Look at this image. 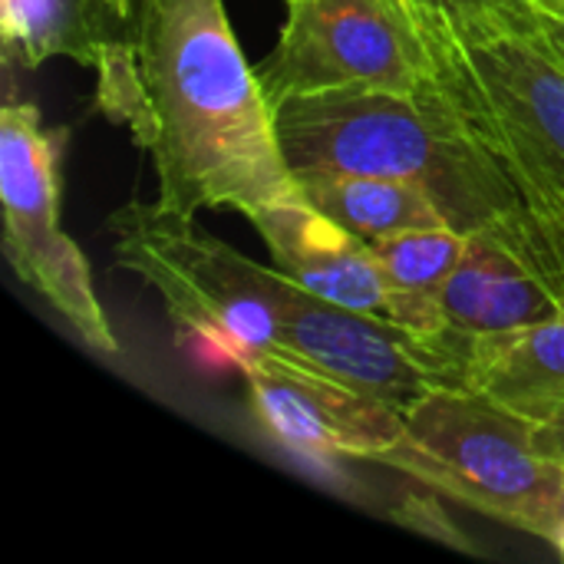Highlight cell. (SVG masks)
Segmentation results:
<instances>
[{"label":"cell","instance_id":"e0dca14e","mask_svg":"<svg viewBox=\"0 0 564 564\" xmlns=\"http://www.w3.org/2000/svg\"><path fill=\"white\" fill-rule=\"evenodd\" d=\"M406 7V13L416 20L420 33L449 26V23H463L473 13H479V0H400Z\"/></svg>","mask_w":564,"mask_h":564},{"label":"cell","instance_id":"603a6c76","mask_svg":"<svg viewBox=\"0 0 564 564\" xmlns=\"http://www.w3.org/2000/svg\"><path fill=\"white\" fill-rule=\"evenodd\" d=\"M532 3H539V7H555V10H562L564 13V0H532Z\"/></svg>","mask_w":564,"mask_h":564},{"label":"cell","instance_id":"9c48e42d","mask_svg":"<svg viewBox=\"0 0 564 564\" xmlns=\"http://www.w3.org/2000/svg\"><path fill=\"white\" fill-rule=\"evenodd\" d=\"M440 304L453 360L473 337L564 317L562 297L516 231V215L469 231L463 261L446 281Z\"/></svg>","mask_w":564,"mask_h":564},{"label":"cell","instance_id":"277c9868","mask_svg":"<svg viewBox=\"0 0 564 564\" xmlns=\"http://www.w3.org/2000/svg\"><path fill=\"white\" fill-rule=\"evenodd\" d=\"M430 89L516 182L522 202L564 192V63L532 17L479 10L423 33Z\"/></svg>","mask_w":564,"mask_h":564},{"label":"cell","instance_id":"5b68a950","mask_svg":"<svg viewBox=\"0 0 564 564\" xmlns=\"http://www.w3.org/2000/svg\"><path fill=\"white\" fill-rule=\"evenodd\" d=\"M403 440L377 456L426 489L496 522L558 542L564 463L535 446V423L463 383L433 387L403 410Z\"/></svg>","mask_w":564,"mask_h":564},{"label":"cell","instance_id":"d6986e66","mask_svg":"<svg viewBox=\"0 0 564 564\" xmlns=\"http://www.w3.org/2000/svg\"><path fill=\"white\" fill-rule=\"evenodd\" d=\"M532 23L539 30V36L549 43V50L564 63V13L555 7H539L532 3Z\"/></svg>","mask_w":564,"mask_h":564},{"label":"cell","instance_id":"2e32d148","mask_svg":"<svg viewBox=\"0 0 564 564\" xmlns=\"http://www.w3.org/2000/svg\"><path fill=\"white\" fill-rule=\"evenodd\" d=\"M516 231L564 304V192L525 202L516 212Z\"/></svg>","mask_w":564,"mask_h":564},{"label":"cell","instance_id":"44dd1931","mask_svg":"<svg viewBox=\"0 0 564 564\" xmlns=\"http://www.w3.org/2000/svg\"><path fill=\"white\" fill-rule=\"evenodd\" d=\"M482 10L512 17V20H529L532 17V0H479Z\"/></svg>","mask_w":564,"mask_h":564},{"label":"cell","instance_id":"8fae6325","mask_svg":"<svg viewBox=\"0 0 564 564\" xmlns=\"http://www.w3.org/2000/svg\"><path fill=\"white\" fill-rule=\"evenodd\" d=\"M456 373L463 387L529 420L558 413L564 410V317L466 340Z\"/></svg>","mask_w":564,"mask_h":564},{"label":"cell","instance_id":"5bb4252c","mask_svg":"<svg viewBox=\"0 0 564 564\" xmlns=\"http://www.w3.org/2000/svg\"><path fill=\"white\" fill-rule=\"evenodd\" d=\"M106 0H0V33L7 56L36 69L53 56L93 66L106 40Z\"/></svg>","mask_w":564,"mask_h":564},{"label":"cell","instance_id":"7402d4cb","mask_svg":"<svg viewBox=\"0 0 564 564\" xmlns=\"http://www.w3.org/2000/svg\"><path fill=\"white\" fill-rule=\"evenodd\" d=\"M132 3L135 0H106V7L116 13V20H129L132 17Z\"/></svg>","mask_w":564,"mask_h":564},{"label":"cell","instance_id":"30bf717a","mask_svg":"<svg viewBox=\"0 0 564 564\" xmlns=\"http://www.w3.org/2000/svg\"><path fill=\"white\" fill-rule=\"evenodd\" d=\"M248 221L271 251L274 268L294 284L330 304L390 321V288L370 241L304 198L268 205Z\"/></svg>","mask_w":564,"mask_h":564},{"label":"cell","instance_id":"cb8c5ba5","mask_svg":"<svg viewBox=\"0 0 564 564\" xmlns=\"http://www.w3.org/2000/svg\"><path fill=\"white\" fill-rule=\"evenodd\" d=\"M555 549H558V552H562V555H564V532H562V539L555 542Z\"/></svg>","mask_w":564,"mask_h":564},{"label":"cell","instance_id":"52a82bcc","mask_svg":"<svg viewBox=\"0 0 564 564\" xmlns=\"http://www.w3.org/2000/svg\"><path fill=\"white\" fill-rule=\"evenodd\" d=\"M258 79L271 106L334 89L420 96L430 86V50L400 0H288Z\"/></svg>","mask_w":564,"mask_h":564},{"label":"cell","instance_id":"7c38bea8","mask_svg":"<svg viewBox=\"0 0 564 564\" xmlns=\"http://www.w3.org/2000/svg\"><path fill=\"white\" fill-rule=\"evenodd\" d=\"M469 235L459 228H413L380 241H370L387 288H390V324L433 344L449 360L446 350V317L443 288L463 261ZM456 364V360H453Z\"/></svg>","mask_w":564,"mask_h":564},{"label":"cell","instance_id":"8992f818","mask_svg":"<svg viewBox=\"0 0 564 564\" xmlns=\"http://www.w3.org/2000/svg\"><path fill=\"white\" fill-rule=\"evenodd\" d=\"M63 139V129L43 126L33 102L7 99L0 112L3 258L93 354L116 357L119 340L96 297L89 261L59 225Z\"/></svg>","mask_w":564,"mask_h":564},{"label":"cell","instance_id":"ffe728a7","mask_svg":"<svg viewBox=\"0 0 564 564\" xmlns=\"http://www.w3.org/2000/svg\"><path fill=\"white\" fill-rule=\"evenodd\" d=\"M532 423H535V446L545 456L564 463V410L545 416V420H532Z\"/></svg>","mask_w":564,"mask_h":564},{"label":"cell","instance_id":"9a60e30c","mask_svg":"<svg viewBox=\"0 0 564 564\" xmlns=\"http://www.w3.org/2000/svg\"><path fill=\"white\" fill-rule=\"evenodd\" d=\"M99 76L96 89V109L109 116L112 122H122L139 145L149 142L152 132V112H149V93L139 69L135 43L129 40H106L93 63Z\"/></svg>","mask_w":564,"mask_h":564},{"label":"cell","instance_id":"3957f363","mask_svg":"<svg viewBox=\"0 0 564 564\" xmlns=\"http://www.w3.org/2000/svg\"><path fill=\"white\" fill-rule=\"evenodd\" d=\"M274 129L294 178L410 182L466 235L525 205L506 169L430 86L420 96L387 89L291 96L274 106Z\"/></svg>","mask_w":564,"mask_h":564},{"label":"cell","instance_id":"d4e9b609","mask_svg":"<svg viewBox=\"0 0 564 564\" xmlns=\"http://www.w3.org/2000/svg\"><path fill=\"white\" fill-rule=\"evenodd\" d=\"M284 3H288V0H284Z\"/></svg>","mask_w":564,"mask_h":564},{"label":"cell","instance_id":"7a4b0ae2","mask_svg":"<svg viewBox=\"0 0 564 564\" xmlns=\"http://www.w3.org/2000/svg\"><path fill=\"white\" fill-rule=\"evenodd\" d=\"M152 132L155 202L245 218L301 198L274 129V106L245 59L225 0H142L135 30Z\"/></svg>","mask_w":564,"mask_h":564},{"label":"cell","instance_id":"ac0fdd59","mask_svg":"<svg viewBox=\"0 0 564 564\" xmlns=\"http://www.w3.org/2000/svg\"><path fill=\"white\" fill-rule=\"evenodd\" d=\"M397 519H400L403 525L416 529V532H426V535L440 539V542L463 545V542H459L463 535H459V532L443 519V512H440L433 502H420V499H413V502H406L403 509H397ZM463 549H469V545H463Z\"/></svg>","mask_w":564,"mask_h":564},{"label":"cell","instance_id":"4fadbf2b","mask_svg":"<svg viewBox=\"0 0 564 564\" xmlns=\"http://www.w3.org/2000/svg\"><path fill=\"white\" fill-rule=\"evenodd\" d=\"M301 198L360 235L364 241H380L413 228H446L443 208L410 182L377 178V175H307L297 178ZM453 228V225H449Z\"/></svg>","mask_w":564,"mask_h":564},{"label":"cell","instance_id":"6da1fadb","mask_svg":"<svg viewBox=\"0 0 564 564\" xmlns=\"http://www.w3.org/2000/svg\"><path fill=\"white\" fill-rule=\"evenodd\" d=\"M116 264L142 278L178 334L215 364L245 370L278 357L327 373L400 410L433 387L456 383L453 360L390 321L330 304L278 268H264L195 215L159 202H126L106 221Z\"/></svg>","mask_w":564,"mask_h":564},{"label":"cell","instance_id":"ba28073f","mask_svg":"<svg viewBox=\"0 0 564 564\" xmlns=\"http://www.w3.org/2000/svg\"><path fill=\"white\" fill-rule=\"evenodd\" d=\"M241 373L268 436L301 459L377 463L406 433L400 406L301 364L258 357Z\"/></svg>","mask_w":564,"mask_h":564}]
</instances>
